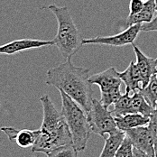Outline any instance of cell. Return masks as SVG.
<instances>
[{
	"instance_id": "obj_14",
	"label": "cell",
	"mask_w": 157,
	"mask_h": 157,
	"mask_svg": "<svg viewBox=\"0 0 157 157\" xmlns=\"http://www.w3.org/2000/svg\"><path fill=\"white\" fill-rule=\"evenodd\" d=\"M155 12H156V9H155V0H148L144 2V7L139 13L135 14L133 16H128L126 23V26L129 27L136 24L149 23L154 19V16Z\"/></svg>"
},
{
	"instance_id": "obj_21",
	"label": "cell",
	"mask_w": 157,
	"mask_h": 157,
	"mask_svg": "<svg viewBox=\"0 0 157 157\" xmlns=\"http://www.w3.org/2000/svg\"><path fill=\"white\" fill-rule=\"evenodd\" d=\"M134 145L130 139L126 136L125 139L118 147L116 155L114 157H133Z\"/></svg>"
},
{
	"instance_id": "obj_13",
	"label": "cell",
	"mask_w": 157,
	"mask_h": 157,
	"mask_svg": "<svg viewBox=\"0 0 157 157\" xmlns=\"http://www.w3.org/2000/svg\"><path fill=\"white\" fill-rule=\"evenodd\" d=\"M126 137V132L117 128L109 132L105 137L104 148L99 157H114L118 147Z\"/></svg>"
},
{
	"instance_id": "obj_24",
	"label": "cell",
	"mask_w": 157,
	"mask_h": 157,
	"mask_svg": "<svg viewBox=\"0 0 157 157\" xmlns=\"http://www.w3.org/2000/svg\"><path fill=\"white\" fill-rule=\"evenodd\" d=\"M141 31L143 32H157V17L154 18L149 23L142 24Z\"/></svg>"
},
{
	"instance_id": "obj_32",
	"label": "cell",
	"mask_w": 157,
	"mask_h": 157,
	"mask_svg": "<svg viewBox=\"0 0 157 157\" xmlns=\"http://www.w3.org/2000/svg\"><path fill=\"white\" fill-rule=\"evenodd\" d=\"M156 60H157V59H156Z\"/></svg>"
},
{
	"instance_id": "obj_3",
	"label": "cell",
	"mask_w": 157,
	"mask_h": 157,
	"mask_svg": "<svg viewBox=\"0 0 157 157\" xmlns=\"http://www.w3.org/2000/svg\"><path fill=\"white\" fill-rule=\"evenodd\" d=\"M48 9L52 12L58 23V31L52 40L64 59L71 57L82 46V37L75 25L71 14L67 6L50 5Z\"/></svg>"
},
{
	"instance_id": "obj_27",
	"label": "cell",
	"mask_w": 157,
	"mask_h": 157,
	"mask_svg": "<svg viewBox=\"0 0 157 157\" xmlns=\"http://www.w3.org/2000/svg\"><path fill=\"white\" fill-rule=\"evenodd\" d=\"M157 73V71H156ZM155 110H157V102H156V106H155Z\"/></svg>"
},
{
	"instance_id": "obj_31",
	"label": "cell",
	"mask_w": 157,
	"mask_h": 157,
	"mask_svg": "<svg viewBox=\"0 0 157 157\" xmlns=\"http://www.w3.org/2000/svg\"><path fill=\"white\" fill-rule=\"evenodd\" d=\"M0 104H1V103H0Z\"/></svg>"
},
{
	"instance_id": "obj_11",
	"label": "cell",
	"mask_w": 157,
	"mask_h": 157,
	"mask_svg": "<svg viewBox=\"0 0 157 157\" xmlns=\"http://www.w3.org/2000/svg\"><path fill=\"white\" fill-rule=\"evenodd\" d=\"M132 46H133L134 52L136 53V64L138 67L141 72L142 78H143L141 89H144L149 83V80L152 77V75L156 73V59H153V58L146 56L135 44H132Z\"/></svg>"
},
{
	"instance_id": "obj_4",
	"label": "cell",
	"mask_w": 157,
	"mask_h": 157,
	"mask_svg": "<svg viewBox=\"0 0 157 157\" xmlns=\"http://www.w3.org/2000/svg\"><path fill=\"white\" fill-rule=\"evenodd\" d=\"M62 98V114L72 136V143L78 152L86 149L90 137L91 128L87 112L66 93L59 90Z\"/></svg>"
},
{
	"instance_id": "obj_12",
	"label": "cell",
	"mask_w": 157,
	"mask_h": 157,
	"mask_svg": "<svg viewBox=\"0 0 157 157\" xmlns=\"http://www.w3.org/2000/svg\"><path fill=\"white\" fill-rule=\"evenodd\" d=\"M119 76L126 85V91L130 94L141 90L143 78L136 63L131 62L125 71L119 72Z\"/></svg>"
},
{
	"instance_id": "obj_5",
	"label": "cell",
	"mask_w": 157,
	"mask_h": 157,
	"mask_svg": "<svg viewBox=\"0 0 157 157\" xmlns=\"http://www.w3.org/2000/svg\"><path fill=\"white\" fill-rule=\"evenodd\" d=\"M91 132L103 138L111 131L117 128L112 111H109L99 100L93 98L90 111L87 113Z\"/></svg>"
},
{
	"instance_id": "obj_28",
	"label": "cell",
	"mask_w": 157,
	"mask_h": 157,
	"mask_svg": "<svg viewBox=\"0 0 157 157\" xmlns=\"http://www.w3.org/2000/svg\"><path fill=\"white\" fill-rule=\"evenodd\" d=\"M143 2H146V1H148V0H142Z\"/></svg>"
},
{
	"instance_id": "obj_30",
	"label": "cell",
	"mask_w": 157,
	"mask_h": 157,
	"mask_svg": "<svg viewBox=\"0 0 157 157\" xmlns=\"http://www.w3.org/2000/svg\"><path fill=\"white\" fill-rule=\"evenodd\" d=\"M155 157H157V156H155Z\"/></svg>"
},
{
	"instance_id": "obj_23",
	"label": "cell",
	"mask_w": 157,
	"mask_h": 157,
	"mask_svg": "<svg viewBox=\"0 0 157 157\" xmlns=\"http://www.w3.org/2000/svg\"><path fill=\"white\" fill-rule=\"evenodd\" d=\"M144 2L142 0H131L130 1V12L128 16H133L141 11L144 7Z\"/></svg>"
},
{
	"instance_id": "obj_17",
	"label": "cell",
	"mask_w": 157,
	"mask_h": 157,
	"mask_svg": "<svg viewBox=\"0 0 157 157\" xmlns=\"http://www.w3.org/2000/svg\"><path fill=\"white\" fill-rule=\"evenodd\" d=\"M139 92L143 95L145 100L155 109L157 102V73L152 75L147 86L141 89Z\"/></svg>"
},
{
	"instance_id": "obj_6",
	"label": "cell",
	"mask_w": 157,
	"mask_h": 157,
	"mask_svg": "<svg viewBox=\"0 0 157 157\" xmlns=\"http://www.w3.org/2000/svg\"><path fill=\"white\" fill-rule=\"evenodd\" d=\"M142 24H136L127 27L123 32L110 36H97L90 39H83L82 45L84 44H101L109 46H125L134 44L135 40L141 32Z\"/></svg>"
},
{
	"instance_id": "obj_10",
	"label": "cell",
	"mask_w": 157,
	"mask_h": 157,
	"mask_svg": "<svg viewBox=\"0 0 157 157\" xmlns=\"http://www.w3.org/2000/svg\"><path fill=\"white\" fill-rule=\"evenodd\" d=\"M2 132L8 137L10 142H14L21 148L32 147L35 143L40 129L37 130H29V129H16L15 127L10 126H2L0 128Z\"/></svg>"
},
{
	"instance_id": "obj_22",
	"label": "cell",
	"mask_w": 157,
	"mask_h": 157,
	"mask_svg": "<svg viewBox=\"0 0 157 157\" xmlns=\"http://www.w3.org/2000/svg\"><path fill=\"white\" fill-rule=\"evenodd\" d=\"M147 126H148L151 136L153 137L155 156H157V110H155V112L150 116L149 123H148Z\"/></svg>"
},
{
	"instance_id": "obj_29",
	"label": "cell",
	"mask_w": 157,
	"mask_h": 157,
	"mask_svg": "<svg viewBox=\"0 0 157 157\" xmlns=\"http://www.w3.org/2000/svg\"><path fill=\"white\" fill-rule=\"evenodd\" d=\"M156 69H157V60H156Z\"/></svg>"
},
{
	"instance_id": "obj_16",
	"label": "cell",
	"mask_w": 157,
	"mask_h": 157,
	"mask_svg": "<svg viewBox=\"0 0 157 157\" xmlns=\"http://www.w3.org/2000/svg\"><path fill=\"white\" fill-rule=\"evenodd\" d=\"M131 112L132 113H138L144 117H150V116L155 112V109L151 106L145 98L143 97V95L139 91L134 92L131 96Z\"/></svg>"
},
{
	"instance_id": "obj_7",
	"label": "cell",
	"mask_w": 157,
	"mask_h": 157,
	"mask_svg": "<svg viewBox=\"0 0 157 157\" xmlns=\"http://www.w3.org/2000/svg\"><path fill=\"white\" fill-rule=\"evenodd\" d=\"M126 136L132 142L135 148L146 153L148 155L155 157L153 137L147 126H137L125 131Z\"/></svg>"
},
{
	"instance_id": "obj_1",
	"label": "cell",
	"mask_w": 157,
	"mask_h": 157,
	"mask_svg": "<svg viewBox=\"0 0 157 157\" xmlns=\"http://www.w3.org/2000/svg\"><path fill=\"white\" fill-rule=\"evenodd\" d=\"M90 69L77 67L67 59L46 72L45 84L62 90L71 98L87 113L92 102V89L90 81Z\"/></svg>"
},
{
	"instance_id": "obj_15",
	"label": "cell",
	"mask_w": 157,
	"mask_h": 157,
	"mask_svg": "<svg viewBox=\"0 0 157 157\" xmlns=\"http://www.w3.org/2000/svg\"><path fill=\"white\" fill-rule=\"evenodd\" d=\"M117 128L126 131L127 129L135 128L137 126H147L149 123V117H144L138 113H130L122 117H115Z\"/></svg>"
},
{
	"instance_id": "obj_19",
	"label": "cell",
	"mask_w": 157,
	"mask_h": 157,
	"mask_svg": "<svg viewBox=\"0 0 157 157\" xmlns=\"http://www.w3.org/2000/svg\"><path fill=\"white\" fill-rule=\"evenodd\" d=\"M47 157H78V150L73 144H69L52 150Z\"/></svg>"
},
{
	"instance_id": "obj_9",
	"label": "cell",
	"mask_w": 157,
	"mask_h": 157,
	"mask_svg": "<svg viewBox=\"0 0 157 157\" xmlns=\"http://www.w3.org/2000/svg\"><path fill=\"white\" fill-rule=\"evenodd\" d=\"M90 81L91 84H96L99 87L100 92H107L116 88H120L123 82L119 76V72L114 68L110 67L109 69L90 75Z\"/></svg>"
},
{
	"instance_id": "obj_8",
	"label": "cell",
	"mask_w": 157,
	"mask_h": 157,
	"mask_svg": "<svg viewBox=\"0 0 157 157\" xmlns=\"http://www.w3.org/2000/svg\"><path fill=\"white\" fill-rule=\"evenodd\" d=\"M54 45L53 41H45V40H37V39H19L9 42L6 44L0 45V54L4 55H13L17 52L28 51L32 49L52 46Z\"/></svg>"
},
{
	"instance_id": "obj_20",
	"label": "cell",
	"mask_w": 157,
	"mask_h": 157,
	"mask_svg": "<svg viewBox=\"0 0 157 157\" xmlns=\"http://www.w3.org/2000/svg\"><path fill=\"white\" fill-rule=\"evenodd\" d=\"M122 96L120 88H116L107 92H101V99L100 102L107 108L115 104Z\"/></svg>"
},
{
	"instance_id": "obj_25",
	"label": "cell",
	"mask_w": 157,
	"mask_h": 157,
	"mask_svg": "<svg viewBox=\"0 0 157 157\" xmlns=\"http://www.w3.org/2000/svg\"><path fill=\"white\" fill-rule=\"evenodd\" d=\"M133 157H152L150 155H148L146 153L140 151L136 148L134 147V152H133Z\"/></svg>"
},
{
	"instance_id": "obj_18",
	"label": "cell",
	"mask_w": 157,
	"mask_h": 157,
	"mask_svg": "<svg viewBox=\"0 0 157 157\" xmlns=\"http://www.w3.org/2000/svg\"><path fill=\"white\" fill-rule=\"evenodd\" d=\"M131 95L129 92L126 91V93L122 95L120 98L114 104V109L112 110V114L115 117H122L126 114H130L131 112Z\"/></svg>"
},
{
	"instance_id": "obj_2",
	"label": "cell",
	"mask_w": 157,
	"mask_h": 157,
	"mask_svg": "<svg viewBox=\"0 0 157 157\" xmlns=\"http://www.w3.org/2000/svg\"><path fill=\"white\" fill-rule=\"evenodd\" d=\"M44 117L40 133L32 146L33 153L48 155L52 150L65 144H73L72 136L62 112L58 111L48 95L40 98Z\"/></svg>"
},
{
	"instance_id": "obj_26",
	"label": "cell",
	"mask_w": 157,
	"mask_h": 157,
	"mask_svg": "<svg viewBox=\"0 0 157 157\" xmlns=\"http://www.w3.org/2000/svg\"><path fill=\"white\" fill-rule=\"evenodd\" d=\"M155 9H156L157 12V0H155Z\"/></svg>"
}]
</instances>
